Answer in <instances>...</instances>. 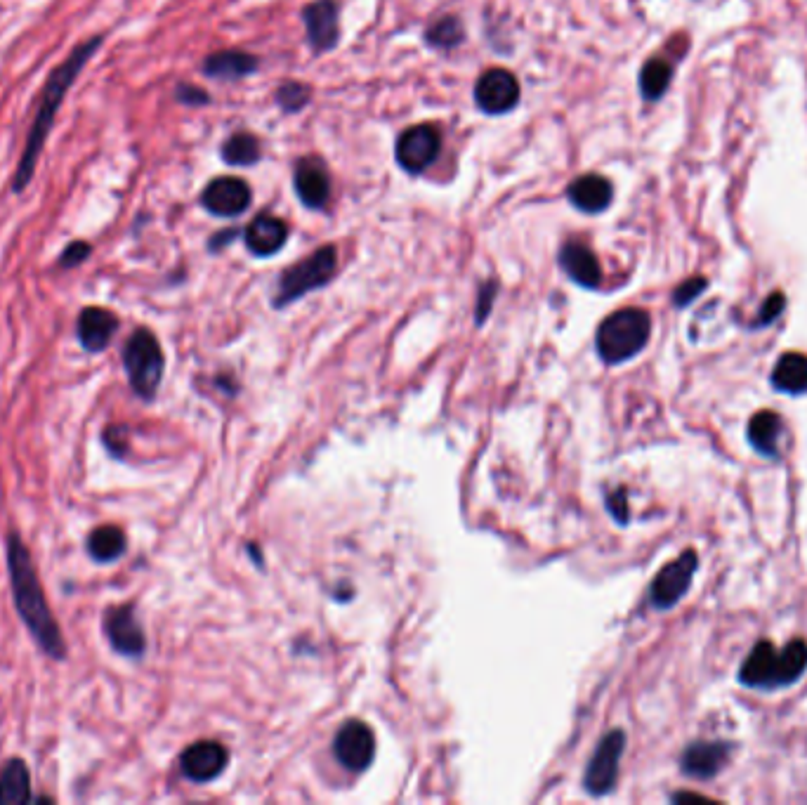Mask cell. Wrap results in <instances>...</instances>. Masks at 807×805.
Returning <instances> with one entry per match:
<instances>
[{
	"label": "cell",
	"instance_id": "d4e9b609",
	"mask_svg": "<svg viewBox=\"0 0 807 805\" xmlns=\"http://www.w3.org/2000/svg\"><path fill=\"white\" fill-rule=\"evenodd\" d=\"M258 69V60L246 52L239 50H225V52H215L203 64V71L206 76L220 78V81H234V78H244L248 74Z\"/></svg>",
	"mask_w": 807,
	"mask_h": 805
},
{
	"label": "cell",
	"instance_id": "6da1fadb",
	"mask_svg": "<svg viewBox=\"0 0 807 805\" xmlns=\"http://www.w3.org/2000/svg\"><path fill=\"white\" fill-rule=\"evenodd\" d=\"M8 577L15 610L22 624L29 628L36 645L50 659H67V643H64L62 628H59L55 614H52L48 605V598H45L29 548L24 546L22 536L17 532L8 534Z\"/></svg>",
	"mask_w": 807,
	"mask_h": 805
},
{
	"label": "cell",
	"instance_id": "d6986e66",
	"mask_svg": "<svg viewBox=\"0 0 807 805\" xmlns=\"http://www.w3.org/2000/svg\"><path fill=\"white\" fill-rule=\"evenodd\" d=\"M562 270L572 277L583 289H597L602 281V267L597 255L586 244L567 241L560 251Z\"/></svg>",
	"mask_w": 807,
	"mask_h": 805
},
{
	"label": "cell",
	"instance_id": "2e32d148",
	"mask_svg": "<svg viewBox=\"0 0 807 805\" xmlns=\"http://www.w3.org/2000/svg\"><path fill=\"white\" fill-rule=\"evenodd\" d=\"M116 331H118V317L114 312L104 310V307H85V310H81V314H78L76 338L78 343H81V348L93 352V355L109 348Z\"/></svg>",
	"mask_w": 807,
	"mask_h": 805
},
{
	"label": "cell",
	"instance_id": "4316f807",
	"mask_svg": "<svg viewBox=\"0 0 807 805\" xmlns=\"http://www.w3.org/2000/svg\"><path fill=\"white\" fill-rule=\"evenodd\" d=\"M673 81V67L661 57H652L640 71V93L647 102H656L664 97Z\"/></svg>",
	"mask_w": 807,
	"mask_h": 805
},
{
	"label": "cell",
	"instance_id": "836d02e7",
	"mask_svg": "<svg viewBox=\"0 0 807 805\" xmlns=\"http://www.w3.org/2000/svg\"><path fill=\"white\" fill-rule=\"evenodd\" d=\"M784 307H786V298H784V293H772V296H767V300L763 303V307H760V312H758V319H756V329H760V326H767V324H772L774 319H779V314L784 312Z\"/></svg>",
	"mask_w": 807,
	"mask_h": 805
},
{
	"label": "cell",
	"instance_id": "8d00e7d4",
	"mask_svg": "<svg viewBox=\"0 0 807 805\" xmlns=\"http://www.w3.org/2000/svg\"><path fill=\"white\" fill-rule=\"evenodd\" d=\"M609 513H612L616 520L621 522V525L628 520V503H626V492H623V489H619V492L609 496Z\"/></svg>",
	"mask_w": 807,
	"mask_h": 805
},
{
	"label": "cell",
	"instance_id": "3957f363",
	"mask_svg": "<svg viewBox=\"0 0 807 805\" xmlns=\"http://www.w3.org/2000/svg\"><path fill=\"white\" fill-rule=\"evenodd\" d=\"M807 669V645L803 640H793L777 650L772 643H758L749 652L739 671V683L753 690H779L800 680Z\"/></svg>",
	"mask_w": 807,
	"mask_h": 805
},
{
	"label": "cell",
	"instance_id": "d590c367",
	"mask_svg": "<svg viewBox=\"0 0 807 805\" xmlns=\"http://www.w3.org/2000/svg\"><path fill=\"white\" fill-rule=\"evenodd\" d=\"M175 97L180 102H185V104H206L208 102L206 90L196 88V85H180V88H177Z\"/></svg>",
	"mask_w": 807,
	"mask_h": 805
},
{
	"label": "cell",
	"instance_id": "f546056e",
	"mask_svg": "<svg viewBox=\"0 0 807 805\" xmlns=\"http://www.w3.org/2000/svg\"><path fill=\"white\" fill-rule=\"evenodd\" d=\"M307 102H310V88H307L305 83L291 81V83H284L277 90V104L284 111H288V114L300 111Z\"/></svg>",
	"mask_w": 807,
	"mask_h": 805
},
{
	"label": "cell",
	"instance_id": "cb8c5ba5",
	"mask_svg": "<svg viewBox=\"0 0 807 805\" xmlns=\"http://www.w3.org/2000/svg\"><path fill=\"white\" fill-rule=\"evenodd\" d=\"M772 385L786 395H805L807 392V355L786 352L772 371Z\"/></svg>",
	"mask_w": 807,
	"mask_h": 805
},
{
	"label": "cell",
	"instance_id": "e0dca14e",
	"mask_svg": "<svg viewBox=\"0 0 807 805\" xmlns=\"http://www.w3.org/2000/svg\"><path fill=\"white\" fill-rule=\"evenodd\" d=\"M732 744L727 742H694L680 758V768L687 777L711 780L730 761Z\"/></svg>",
	"mask_w": 807,
	"mask_h": 805
},
{
	"label": "cell",
	"instance_id": "52a82bcc",
	"mask_svg": "<svg viewBox=\"0 0 807 805\" xmlns=\"http://www.w3.org/2000/svg\"><path fill=\"white\" fill-rule=\"evenodd\" d=\"M104 636H107L111 650L123 657H142L147 652V636L135 614L133 602L111 605L104 610L102 617Z\"/></svg>",
	"mask_w": 807,
	"mask_h": 805
},
{
	"label": "cell",
	"instance_id": "7402d4cb",
	"mask_svg": "<svg viewBox=\"0 0 807 805\" xmlns=\"http://www.w3.org/2000/svg\"><path fill=\"white\" fill-rule=\"evenodd\" d=\"M784 435L782 416L774 411H758L749 421V444L765 458H779V444Z\"/></svg>",
	"mask_w": 807,
	"mask_h": 805
},
{
	"label": "cell",
	"instance_id": "4dcf8cb0",
	"mask_svg": "<svg viewBox=\"0 0 807 805\" xmlns=\"http://www.w3.org/2000/svg\"><path fill=\"white\" fill-rule=\"evenodd\" d=\"M102 444L104 449L109 451V456H114L121 461L128 454V428L126 425H107L102 430Z\"/></svg>",
	"mask_w": 807,
	"mask_h": 805
},
{
	"label": "cell",
	"instance_id": "ac0fdd59",
	"mask_svg": "<svg viewBox=\"0 0 807 805\" xmlns=\"http://www.w3.org/2000/svg\"><path fill=\"white\" fill-rule=\"evenodd\" d=\"M293 185L295 192H298L300 201L307 208H314V211H321L328 204V196H331V180H328L326 168L321 166L319 161L305 159L295 166L293 175Z\"/></svg>",
	"mask_w": 807,
	"mask_h": 805
},
{
	"label": "cell",
	"instance_id": "83f0119b",
	"mask_svg": "<svg viewBox=\"0 0 807 805\" xmlns=\"http://www.w3.org/2000/svg\"><path fill=\"white\" fill-rule=\"evenodd\" d=\"M220 154L229 166H253V163L260 161V142L251 133L229 135Z\"/></svg>",
	"mask_w": 807,
	"mask_h": 805
},
{
	"label": "cell",
	"instance_id": "f1b7e54d",
	"mask_svg": "<svg viewBox=\"0 0 807 805\" xmlns=\"http://www.w3.org/2000/svg\"><path fill=\"white\" fill-rule=\"evenodd\" d=\"M463 38H465L463 24H461V19H456V17L437 19V22L432 24L428 31H425V41H428V45H432V48H442V50L456 48V45L463 43Z\"/></svg>",
	"mask_w": 807,
	"mask_h": 805
},
{
	"label": "cell",
	"instance_id": "4fadbf2b",
	"mask_svg": "<svg viewBox=\"0 0 807 805\" xmlns=\"http://www.w3.org/2000/svg\"><path fill=\"white\" fill-rule=\"evenodd\" d=\"M227 761L229 754L225 746L220 742H213V739H201V742L189 744L187 749L182 751L180 768L185 772L187 780L203 784L222 775V770L227 768Z\"/></svg>",
	"mask_w": 807,
	"mask_h": 805
},
{
	"label": "cell",
	"instance_id": "8992f818",
	"mask_svg": "<svg viewBox=\"0 0 807 805\" xmlns=\"http://www.w3.org/2000/svg\"><path fill=\"white\" fill-rule=\"evenodd\" d=\"M336 267H338L336 246H321L319 251H314L310 255V258L300 260V263L288 267V270L281 274L274 305L284 307L288 303H293V300L303 298L305 293L326 286L328 281L333 279V274H336Z\"/></svg>",
	"mask_w": 807,
	"mask_h": 805
},
{
	"label": "cell",
	"instance_id": "9c48e42d",
	"mask_svg": "<svg viewBox=\"0 0 807 805\" xmlns=\"http://www.w3.org/2000/svg\"><path fill=\"white\" fill-rule=\"evenodd\" d=\"M699 567V555L694 551H685L678 560L668 562V565L656 574L649 588V600L656 610H671L678 602L685 598L690 591L694 572Z\"/></svg>",
	"mask_w": 807,
	"mask_h": 805
},
{
	"label": "cell",
	"instance_id": "7c38bea8",
	"mask_svg": "<svg viewBox=\"0 0 807 805\" xmlns=\"http://www.w3.org/2000/svg\"><path fill=\"white\" fill-rule=\"evenodd\" d=\"M333 754L340 765L352 772H362L373 763L376 756V737L373 730L362 721H347L338 730L336 742H333Z\"/></svg>",
	"mask_w": 807,
	"mask_h": 805
},
{
	"label": "cell",
	"instance_id": "5b68a950",
	"mask_svg": "<svg viewBox=\"0 0 807 805\" xmlns=\"http://www.w3.org/2000/svg\"><path fill=\"white\" fill-rule=\"evenodd\" d=\"M123 366H126L135 395L144 402H152L163 381V369H166L159 338L149 329H137L123 348Z\"/></svg>",
	"mask_w": 807,
	"mask_h": 805
},
{
	"label": "cell",
	"instance_id": "7a4b0ae2",
	"mask_svg": "<svg viewBox=\"0 0 807 805\" xmlns=\"http://www.w3.org/2000/svg\"><path fill=\"white\" fill-rule=\"evenodd\" d=\"M100 45H102V36L88 38V41L78 45V48L71 52L67 60L59 64V67L50 74L48 83H45V88L41 93V102H38L34 123H31V128H29V137H26L24 154L17 163L15 180H12V192L15 194H22L26 185L34 180L38 159H41L43 145H45V140H48L57 111H59V107H62L64 97H67L69 90L74 88L76 78L83 71L85 64L93 60L95 52L100 50Z\"/></svg>",
	"mask_w": 807,
	"mask_h": 805
},
{
	"label": "cell",
	"instance_id": "e575fe53",
	"mask_svg": "<svg viewBox=\"0 0 807 805\" xmlns=\"http://www.w3.org/2000/svg\"><path fill=\"white\" fill-rule=\"evenodd\" d=\"M496 298V284L494 281H489V284H484L480 289V298H477V324H482L484 319H487V314L491 310V303H494Z\"/></svg>",
	"mask_w": 807,
	"mask_h": 805
},
{
	"label": "cell",
	"instance_id": "484cf974",
	"mask_svg": "<svg viewBox=\"0 0 807 805\" xmlns=\"http://www.w3.org/2000/svg\"><path fill=\"white\" fill-rule=\"evenodd\" d=\"M85 546H88V555L95 562H114L121 558V555H126L128 539L121 527L102 525L90 532Z\"/></svg>",
	"mask_w": 807,
	"mask_h": 805
},
{
	"label": "cell",
	"instance_id": "1f68e13d",
	"mask_svg": "<svg viewBox=\"0 0 807 805\" xmlns=\"http://www.w3.org/2000/svg\"><path fill=\"white\" fill-rule=\"evenodd\" d=\"M706 286H708V281L704 277H692V279L682 281V284L673 293L675 307H687L690 303H694V300H697L701 293L706 291Z\"/></svg>",
	"mask_w": 807,
	"mask_h": 805
},
{
	"label": "cell",
	"instance_id": "ba28073f",
	"mask_svg": "<svg viewBox=\"0 0 807 805\" xmlns=\"http://www.w3.org/2000/svg\"><path fill=\"white\" fill-rule=\"evenodd\" d=\"M623 749H626V732L623 730H612L602 737L593 758H590L586 777H583V787H586L588 794L605 796L614 789Z\"/></svg>",
	"mask_w": 807,
	"mask_h": 805
},
{
	"label": "cell",
	"instance_id": "277c9868",
	"mask_svg": "<svg viewBox=\"0 0 807 805\" xmlns=\"http://www.w3.org/2000/svg\"><path fill=\"white\" fill-rule=\"evenodd\" d=\"M649 331H652V319L645 310L638 307H626L609 314L605 322L597 329V352L607 364H623L645 350Z\"/></svg>",
	"mask_w": 807,
	"mask_h": 805
},
{
	"label": "cell",
	"instance_id": "ffe728a7",
	"mask_svg": "<svg viewBox=\"0 0 807 805\" xmlns=\"http://www.w3.org/2000/svg\"><path fill=\"white\" fill-rule=\"evenodd\" d=\"M246 246L248 251L258 258H267V255L279 253L288 239V227L281 218L274 215H258L246 229Z\"/></svg>",
	"mask_w": 807,
	"mask_h": 805
},
{
	"label": "cell",
	"instance_id": "44dd1931",
	"mask_svg": "<svg viewBox=\"0 0 807 805\" xmlns=\"http://www.w3.org/2000/svg\"><path fill=\"white\" fill-rule=\"evenodd\" d=\"M569 194V201L579 208L583 213H602L605 208L612 204V196H614V189H612V182L607 178H602V175H583V178L574 180L572 185L567 189Z\"/></svg>",
	"mask_w": 807,
	"mask_h": 805
},
{
	"label": "cell",
	"instance_id": "8fae6325",
	"mask_svg": "<svg viewBox=\"0 0 807 805\" xmlns=\"http://www.w3.org/2000/svg\"><path fill=\"white\" fill-rule=\"evenodd\" d=\"M439 147H442V140H439V133L432 126L406 128L397 140V163L406 173L418 175L437 161Z\"/></svg>",
	"mask_w": 807,
	"mask_h": 805
},
{
	"label": "cell",
	"instance_id": "d6a6232c",
	"mask_svg": "<svg viewBox=\"0 0 807 805\" xmlns=\"http://www.w3.org/2000/svg\"><path fill=\"white\" fill-rule=\"evenodd\" d=\"M90 253H93V246H90L88 241H74V244H69L62 251V255H59V267L71 270V267L83 265L85 260L90 258Z\"/></svg>",
	"mask_w": 807,
	"mask_h": 805
},
{
	"label": "cell",
	"instance_id": "9a60e30c",
	"mask_svg": "<svg viewBox=\"0 0 807 805\" xmlns=\"http://www.w3.org/2000/svg\"><path fill=\"white\" fill-rule=\"evenodd\" d=\"M201 204L220 218H234L251 206V187L239 178H218L203 189Z\"/></svg>",
	"mask_w": 807,
	"mask_h": 805
},
{
	"label": "cell",
	"instance_id": "30bf717a",
	"mask_svg": "<svg viewBox=\"0 0 807 805\" xmlns=\"http://www.w3.org/2000/svg\"><path fill=\"white\" fill-rule=\"evenodd\" d=\"M475 100L484 114H508L520 102V81L508 69H489L475 85Z\"/></svg>",
	"mask_w": 807,
	"mask_h": 805
},
{
	"label": "cell",
	"instance_id": "5bb4252c",
	"mask_svg": "<svg viewBox=\"0 0 807 805\" xmlns=\"http://www.w3.org/2000/svg\"><path fill=\"white\" fill-rule=\"evenodd\" d=\"M307 41L317 52L333 50L340 38V8L336 0H314L303 10Z\"/></svg>",
	"mask_w": 807,
	"mask_h": 805
},
{
	"label": "cell",
	"instance_id": "603a6c76",
	"mask_svg": "<svg viewBox=\"0 0 807 805\" xmlns=\"http://www.w3.org/2000/svg\"><path fill=\"white\" fill-rule=\"evenodd\" d=\"M34 801L31 772L22 758H10L0 768V805H24Z\"/></svg>",
	"mask_w": 807,
	"mask_h": 805
}]
</instances>
